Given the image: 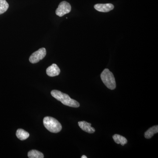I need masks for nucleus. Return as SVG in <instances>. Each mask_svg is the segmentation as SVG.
<instances>
[{
  "instance_id": "1",
  "label": "nucleus",
  "mask_w": 158,
  "mask_h": 158,
  "mask_svg": "<svg viewBox=\"0 0 158 158\" xmlns=\"http://www.w3.org/2000/svg\"><path fill=\"white\" fill-rule=\"evenodd\" d=\"M51 94L54 98L61 102L65 106L74 108H78L80 106V104L78 102L71 98L68 94L62 93L59 90H52L51 91Z\"/></svg>"
},
{
  "instance_id": "2",
  "label": "nucleus",
  "mask_w": 158,
  "mask_h": 158,
  "mask_svg": "<svg viewBox=\"0 0 158 158\" xmlns=\"http://www.w3.org/2000/svg\"><path fill=\"white\" fill-rule=\"evenodd\" d=\"M43 124L46 128L52 133H59L62 130L61 123L56 119L50 116L44 117Z\"/></svg>"
},
{
  "instance_id": "3",
  "label": "nucleus",
  "mask_w": 158,
  "mask_h": 158,
  "mask_svg": "<svg viewBox=\"0 0 158 158\" xmlns=\"http://www.w3.org/2000/svg\"><path fill=\"white\" fill-rule=\"evenodd\" d=\"M103 83L110 90H114L116 88V83L113 73L108 69L103 71L101 74Z\"/></svg>"
},
{
  "instance_id": "4",
  "label": "nucleus",
  "mask_w": 158,
  "mask_h": 158,
  "mask_svg": "<svg viewBox=\"0 0 158 158\" xmlns=\"http://www.w3.org/2000/svg\"><path fill=\"white\" fill-rule=\"evenodd\" d=\"M46 55V50L44 48L39 49L31 55L29 61L31 63L35 64L42 60Z\"/></svg>"
},
{
  "instance_id": "5",
  "label": "nucleus",
  "mask_w": 158,
  "mask_h": 158,
  "mask_svg": "<svg viewBox=\"0 0 158 158\" xmlns=\"http://www.w3.org/2000/svg\"><path fill=\"white\" fill-rule=\"evenodd\" d=\"M71 10V6L69 3L63 1L59 4L58 8L56 10V13L59 17H62L65 15L68 14Z\"/></svg>"
},
{
  "instance_id": "6",
  "label": "nucleus",
  "mask_w": 158,
  "mask_h": 158,
  "mask_svg": "<svg viewBox=\"0 0 158 158\" xmlns=\"http://www.w3.org/2000/svg\"><path fill=\"white\" fill-rule=\"evenodd\" d=\"M94 9L100 12H107L113 10L114 6L112 4H98L94 6Z\"/></svg>"
},
{
  "instance_id": "7",
  "label": "nucleus",
  "mask_w": 158,
  "mask_h": 158,
  "mask_svg": "<svg viewBox=\"0 0 158 158\" xmlns=\"http://www.w3.org/2000/svg\"><path fill=\"white\" fill-rule=\"evenodd\" d=\"M60 73V69L56 64H53L49 66L46 69V73L48 76L54 77L59 75Z\"/></svg>"
},
{
  "instance_id": "8",
  "label": "nucleus",
  "mask_w": 158,
  "mask_h": 158,
  "mask_svg": "<svg viewBox=\"0 0 158 158\" xmlns=\"http://www.w3.org/2000/svg\"><path fill=\"white\" fill-rule=\"evenodd\" d=\"M78 125L83 131L89 134H92L95 131V129L91 127V123L87 122L85 121L79 122Z\"/></svg>"
},
{
  "instance_id": "9",
  "label": "nucleus",
  "mask_w": 158,
  "mask_h": 158,
  "mask_svg": "<svg viewBox=\"0 0 158 158\" xmlns=\"http://www.w3.org/2000/svg\"><path fill=\"white\" fill-rule=\"evenodd\" d=\"M16 135L19 140L23 141L29 138L30 134L22 129H19L16 131Z\"/></svg>"
},
{
  "instance_id": "10",
  "label": "nucleus",
  "mask_w": 158,
  "mask_h": 158,
  "mask_svg": "<svg viewBox=\"0 0 158 158\" xmlns=\"http://www.w3.org/2000/svg\"><path fill=\"white\" fill-rule=\"evenodd\" d=\"M158 132V126L156 125L151 127L144 133V137L147 139L152 138L154 135Z\"/></svg>"
},
{
  "instance_id": "11",
  "label": "nucleus",
  "mask_w": 158,
  "mask_h": 158,
  "mask_svg": "<svg viewBox=\"0 0 158 158\" xmlns=\"http://www.w3.org/2000/svg\"><path fill=\"white\" fill-rule=\"evenodd\" d=\"M113 138L116 143L118 144H121L122 146H124L125 144L127 143V139L125 137L120 135L116 134L113 136Z\"/></svg>"
},
{
  "instance_id": "12",
  "label": "nucleus",
  "mask_w": 158,
  "mask_h": 158,
  "mask_svg": "<svg viewBox=\"0 0 158 158\" xmlns=\"http://www.w3.org/2000/svg\"><path fill=\"white\" fill-rule=\"evenodd\" d=\"M28 157L29 158H44V156L42 152L38 151L32 150L28 153Z\"/></svg>"
},
{
  "instance_id": "13",
  "label": "nucleus",
  "mask_w": 158,
  "mask_h": 158,
  "mask_svg": "<svg viewBox=\"0 0 158 158\" xmlns=\"http://www.w3.org/2000/svg\"><path fill=\"white\" fill-rule=\"evenodd\" d=\"M9 7V5L6 0H0V15L5 13Z\"/></svg>"
},
{
  "instance_id": "14",
  "label": "nucleus",
  "mask_w": 158,
  "mask_h": 158,
  "mask_svg": "<svg viewBox=\"0 0 158 158\" xmlns=\"http://www.w3.org/2000/svg\"><path fill=\"white\" fill-rule=\"evenodd\" d=\"M81 158H87V157L86 156L83 155L82 156Z\"/></svg>"
}]
</instances>
